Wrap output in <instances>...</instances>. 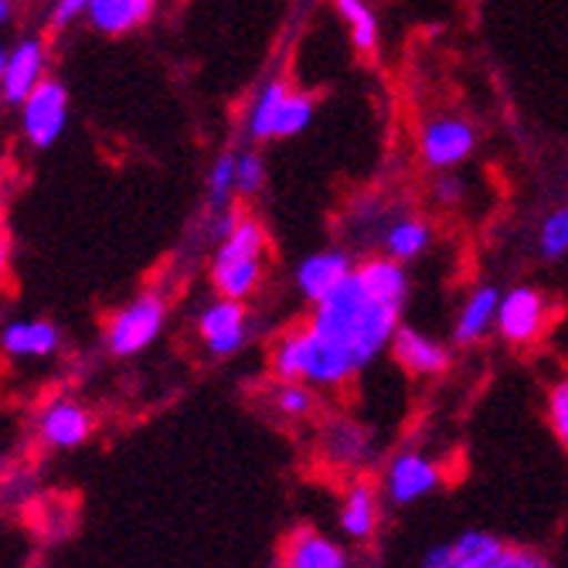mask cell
Returning a JSON list of instances; mask_svg holds the SVG:
<instances>
[{
  "label": "cell",
  "instance_id": "obj_1",
  "mask_svg": "<svg viewBox=\"0 0 568 568\" xmlns=\"http://www.w3.org/2000/svg\"><path fill=\"white\" fill-rule=\"evenodd\" d=\"M412 293L408 266L388 255H368L300 327L283 331L270 347V375L337 392L351 385L378 354H388Z\"/></svg>",
  "mask_w": 568,
  "mask_h": 568
},
{
  "label": "cell",
  "instance_id": "obj_2",
  "mask_svg": "<svg viewBox=\"0 0 568 568\" xmlns=\"http://www.w3.org/2000/svg\"><path fill=\"white\" fill-rule=\"evenodd\" d=\"M266 255H270V232L255 215H235V222L215 239V252L209 263V283L215 296L229 300H255L266 283Z\"/></svg>",
  "mask_w": 568,
  "mask_h": 568
},
{
  "label": "cell",
  "instance_id": "obj_3",
  "mask_svg": "<svg viewBox=\"0 0 568 568\" xmlns=\"http://www.w3.org/2000/svg\"><path fill=\"white\" fill-rule=\"evenodd\" d=\"M171 317V300L161 286L153 290H140L136 296H130L123 306H116L113 314L102 324V347H106L113 357L126 361L136 357L143 351H150L161 341L164 327Z\"/></svg>",
  "mask_w": 568,
  "mask_h": 568
},
{
  "label": "cell",
  "instance_id": "obj_4",
  "mask_svg": "<svg viewBox=\"0 0 568 568\" xmlns=\"http://www.w3.org/2000/svg\"><path fill=\"white\" fill-rule=\"evenodd\" d=\"M314 456L317 463L341 477H365L372 467H378V436L368 423H361L354 416H327L317 423V436H314Z\"/></svg>",
  "mask_w": 568,
  "mask_h": 568
},
{
  "label": "cell",
  "instance_id": "obj_5",
  "mask_svg": "<svg viewBox=\"0 0 568 568\" xmlns=\"http://www.w3.org/2000/svg\"><path fill=\"white\" fill-rule=\"evenodd\" d=\"M378 487L388 507H416L446 487V463L426 446H398L382 459Z\"/></svg>",
  "mask_w": 568,
  "mask_h": 568
},
{
  "label": "cell",
  "instance_id": "obj_6",
  "mask_svg": "<svg viewBox=\"0 0 568 568\" xmlns=\"http://www.w3.org/2000/svg\"><path fill=\"white\" fill-rule=\"evenodd\" d=\"M72 120V95L65 82L55 75L44 79L21 106H18V130L31 150H51L69 130Z\"/></svg>",
  "mask_w": 568,
  "mask_h": 568
},
{
  "label": "cell",
  "instance_id": "obj_7",
  "mask_svg": "<svg viewBox=\"0 0 568 568\" xmlns=\"http://www.w3.org/2000/svg\"><path fill=\"white\" fill-rule=\"evenodd\" d=\"M372 204V212L365 215L372 225H375V255H388V260L402 263V266H412L416 260H423V255L433 248V225L429 219L416 215V212H395L388 209V204L382 201H368Z\"/></svg>",
  "mask_w": 568,
  "mask_h": 568
},
{
  "label": "cell",
  "instance_id": "obj_8",
  "mask_svg": "<svg viewBox=\"0 0 568 568\" xmlns=\"http://www.w3.org/2000/svg\"><path fill=\"white\" fill-rule=\"evenodd\" d=\"M385 507H388V500H385L378 480H372L368 474L344 480V487L337 494V510H334L337 535L354 548H368L382 535Z\"/></svg>",
  "mask_w": 568,
  "mask_h": 568
},
{
  "label": "cell",
  "instance_id": "obj_9",
  "mask_svg": "<svg viewBox=\"0 0 568 568\" xmlns=\"http://www.w3.org/2000/svg\"><path fill=\"white\" fill-rule=\"evenodd\" d=\"M480 143V133L474 120L463 113H436L419 126V161L429 171H459L474 158V150Z\"/></svg>",
  "mask_w": 568,
  "mask_h": 568
},
{
  "label": "cell",
  "instance_id": "obj_10",
  "mask_svg": "<svg viewBox=\"0 0 568 568\" xmlns=\"http://www.w3.org/2000/svg\"><path fill=\"white\" fill-rule=\"evenodd\" d=\"M194 334H197L204 354L215 357V361H229V357L242 354L252 341L248 303L229 300V296L209 300L194 317Z\"/></svg>",
  "mask_w": 568,
  "mask_h": 568
},
{
  "label": "cell",
  "instance_id": "obj_11",
  "mask_svg": "<svg viewBox=\"0 0 568 568\" xmlns=\"http://www.w3.org/2000/svg\"><path fill=\"white\" fill-rule=\"evenodd\" d=\"M548 321H551V303H548L545 290L531 286V283H514L510 290L500 293L494 334L507 347H531L545 337Z\"/></svg>",
  "mask_w": 568,
  "mask_h": 568
},
{
  "label": "cell",
  "instance_id": "obj_12",
  "mask_svg": "<svg viewBox=\"0 0 568 568\" xmlns=\"http://www.w3.org/2000/svg\"><path fill=\"white\" fill-rule=\"evenodd\" d=\"M51 69V48L44 34H18L8 48L4 69H0V106L18 110L21 102L44 82Z\"/></svg>",
  "mask_w": 568,
  "mask_h": 568
},
{
  "label": "cell",
  "instance_id": "obj_13",
  "mask_svg": "<svg viewBox=\"0 0 568 568\" xmlns=\"http://www.w3.org/2000/svg\"><path fill=\"white\" fill-rule=\"evenodd\" d=\"M95 433L92 408L75 395H51L34 416V436L44 449L72 453L85 446Z\"/></svg>",
  "mask_w": 568,
  "mask_h": 568
},
{
  "label": "cell",
  "instance_id": "obj_14",
  "mask_svg": "<svg viewBox=\"0 0 568 568\" xmlns=\"http://www.w3.org/2000/svg\"><path fill=\"white\" fill-rule=\"evenodd\" d=\"M280 568H354V551L341 535L296 525L280 541Z\"/></svg>",
  "mask_w": 568,
  "mask_h": 568
},
{
  "label": "cell",
  "instance_id": "obj_15",
  "mask_svg": "<svg viewBox=\"0 0 568 568\" xmlns=\"http://www.w3.org/2000/svg\"><path fill=\"white\" fill-rule=\"evenodd\" d=\"M392 361L408 372L412 378H439L449 372L453 365V347L446 341H439L436 334L416 327V324H402L388 344Z\"/></svg>",
  "mask_w": 568,
  "mask_h": 568
},
{
  "label": "cell",
  "instance_id": "obj_16",
  "mask_svg": "<svg viewBox=\"0 0 568 568\" xmlns=\"http://www.w3.org/2000/svg\"><path fill=\"white\" fill-rule=\"evenodd\" d=\"M354 266H357L354 252L344 245H327L317 252H306L293 270V286L310 306H314L324 296H331L354 273Z\"/></svg>",
  "mask_w": 568,
  "mask_h": 568
},
{
  "label": "cell",
  "instance_id": "obj_17",
  "mask_svg": "<svg viewBox=\"0 0 568 568\" xmlns=\"http://www.w3.org/2000/svg\"><path fill=\"white\" fill-rule=\"evenodd\" d=\"M507 548L504 538L484 528H467L433 548H426L419 568H490L500 551Z\"/></svg>",
  "mask_w": 568,
  "mask_h": 568
},
{
  "label": "cell",
  "instance_id": "obj_18",
  "mask_svg": "<svg viewBox=\"0 0 568 568\" xmlns=\"http://www.w3.org/2000/svg\"><path fill=\"white\" fill-rule=\"evenodd\" d=\"M0 351L11 361H51L62 351V327L48 317H11L0 327Z\"/></svg>",
  "mask_w": 568,
  "mask_h": 568
},
{
  "label": "cell",
  "instance_id": "obj_19",
  "mask_svg": "<svg viewBox=\"0 0 568 568\" xmlns=\"http://www.w3.org/2000/svg\"><path fill=\"white\" fill-rule=\"evenodd\" d=\"M500 293H504L500 286L480 283V286H474L467 296H463L456 317H453V327H449V337H453L456 347H477L494 334Z\"/></svg>",
  "mask_w": 568,
  "mask_h": 568
},
{
  "label": "cell",
  "instance_id": "obj_20",
  "mask_svg": "<svg viewBox=\"0 0 568 568\" xmlns=\"http://www.w3.org/2000/svg\"><path fill=\"white\" fill-rule=\"evenodd\" d=\"M266 412L273 423H280L286 429L321 423V392L303 382H276L273 378V385L266 392Z\"/></svg>",
  "mask_w": 568,
  "mask_h": 568
},
{
  "label": "cell",
  "instance_id": "obj_21",
  "mask_svg": "<svg viewBox=\"0 0 568 568\" xmlns=\"http://www.w3.org/2000/svg\"><path fill=\"white\" fill-rule=\"evenodd\" d=\"M153 11H158V0H92L82 21L102 38H123L140 31Z\"/></svg>",
  "mask_w": 568,
  "mask_h": 568
},
{
  "label": "cell",
  "instance_id": "obj_22",
  "mask_svg": "<svg viewBox=\"0 0 568 568\" xmlns=\"http://www.w3.org/2000/svg\"><path fill=\"white\" fill-rule=\"evenodd\" d=\"M293 85L280 75L266 79L260 89H255L252 102H248V110H245V140L255 146V143H270L276 140V120H280V110H283V102L290 99Z\"/></svg>",
  "mask_w": 568,
  "mask_h": 568
},
{
  "label": "cell",
  "instance_id": "obj_23",
  "mask_svg": "<svg viewBox=\"0 0 568 568\" xmlns=\"http://www.w3.org/2000/svg\"><path fill=\"white\" fill-rule=\"evenodd\" d=\"M235 164H239V150H222L209 168V181H204V204L215 219V235L239 215L232 204L239 197V181H235Z\"/></svg>",
  "mask_w": 568,
  "mask_h": 568
},
{
  "label": "cell",
  "instance_id": "obj_24",
  "mask_svg": "<svg viewBox=\"0 0 568 568\" xmlns=\"http://www.w3.org/2000/svg\"><path fill=\"white\" fill-rule=\"evenodd\" d=\"M334 11L344 21L357 55H375L382 44V24L368 0H334Z\"/></svg>",
  "mask_w": 568,
  "mask_h": 568
},
{
  "label": "cell",
  "instance_id": "obj_25",
  "mask_svg": "<svg viewBox=\"0 0 568 568\" xmlns=\"http://www.w3.org/2000/svg\"><path fill=\"white\" fill-rule=\"evenodd\" d=\"M535 252L548 266L568 260V204H558V209H548L541 215L535 232Z\"/></svg>",
  "mask_w": 568,
  "mask_h": 568
},
{
  "label": "cell",
  "instance_id": "obj_26",
  "mask_svg": "<svg viewBox=\"0 0 568 568\" xmlns=\"http://www.w3.org/2000/svg\"><path fill=\"white\" fill-rule=\"evenodd\" d=\"M314 116H317V99L303 89H293L290 99L283 102L280 120H276V140H293V136L306 133Z\"/></svg>",
  "mask_w": 568,
  "mask_h": 568
},
{
  "label": "cell",
  "instance_id": "obj_27",
  "mask_svg": "<svg viewBox=\"0 0 568 568\" xmlns=\"http://www.w3.org/2000/svg\"><path fill=\"white\" fill-rule=\"evenodd\" d=\"M545 419H548V429H551L555 443L568 456V372L558 375L545 392Z\"/></svg>",
  "mask_w": 568,
  "mask_h": 568
},
{
  "label": "cell",
  "instance_id": "obj_28",
  "mask_svg": "<svg viewBox=\"0 0 568 568\" xmlns=\"http://www.w3.org/2000/svg\"><path fill=\"white\" fill-rule=\"evenodd\" d=\"M235 181H239V197H255L266 187V161L255 146H239Z\"/></svg>",
  "mask_w": 568,
  "mask_h": 568
},
{
  "label": "cell",
  "instance_id": "obj_29",
  "mask_svg": "<svg viewBox=\"0 0 568 568\" xmlns=\"http://www.w3.org/2000/svg\"><path fill=\"white\" fill-rule=\"evenodd\" d=\"M490 568H555L548 561V555H541L538 548H528V545H507L500 551V558L490 565Z\"/></svg>",
  "mask_w": 568,
  "mask_h": 568
},
{
  "label": "cell",
  "instance_id": "obj_30",
  "mask_svg": "<svg viewBox=\"0 0 568 568\" xmlns=\"http://www.w3.org/2000/svg\"><path fill=\"white\" fill-rule=\"evenodd\" d=\"M92 0H51L48 8V24L51 31H69L72 24H79L85 18Z\"/></svg>",
  "mask_w": 568,
  "mask_h": 568
},
{
  "label": "cell",
  "instance_id": "obj_31",
  "mask_svg": "<svg viewBox=\"0 0 568 568\" xmlns=\"http://www.w3.org/2000/svg\"><path fill=\"white\" fill-rule=\"evenodd\" d=\"M467 194V181L459 178V171H439L433 181V201L443 204V209H456Z\"/></svg>",
  "mask_w": 568,
  "mask_h": 568
},
{
  "label": "cell",
  "instance_id": "obj_32",
  "mask_svg": "<svg viewBox=\"0 0 568 568\" xmlns=\"http://www.w3.org/2000/svg\"><path fill=\"white\" fill-rule=\"evenodd\" d=\"M14 18H18V0H0V69H4L8 48L14 41V38H8V31L14 28Z\"/></svg>",
  "mask_w": 568,
  "mask_h": 568
},
{
  "label": "cell",
  "instance_id": "obj_33",
  "mask_svg": "<svg viewBox=\"0 0 568 568\" xmlns=\"http://www.w3.org/2000/svg\"><path fill=\"white\" fill-rule=\"evenodd\" d=\"M8 273H11V242L4 232H0V286L8 283Z\"/></svg>",
  "mask_w": 568,
  "mask_h": 568
}]
</instances>
